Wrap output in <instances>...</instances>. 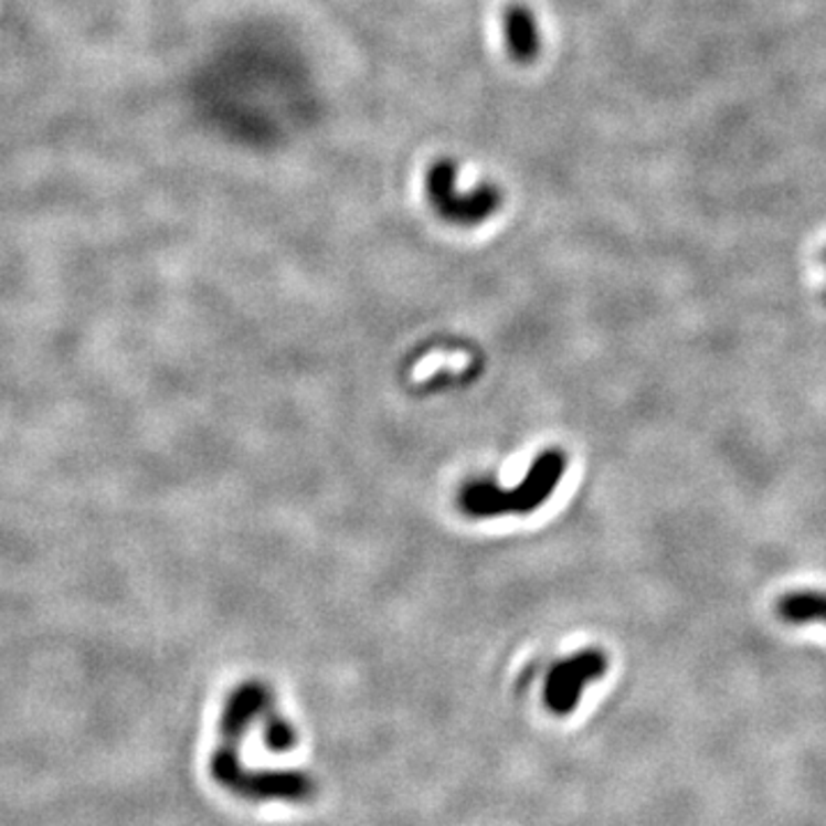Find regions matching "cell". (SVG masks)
Masks as SVG:
<instances>
[{
  "mask_svg": "<svg viewBox=\"0 0 826 826\" xmlns=\"http://www.w3.org/2000/svg\"><path fill=\"white\" fill-rule=\"evenodd\" d=\"M262 740L264 746L274 753H287L299 744V732L283 714L272 710L262 717Z\"/></svg>",
  "mask_w": 826,
  "mask_h": 826,
  "instance_id": "8",
  "label": "cell"
},
{
  "mask_svg": "<svg viewBox=\"0 0 826 826\" xmlns=\"http://www.w3.org/2000/svg\"><path fill=\"white\" fill-rule=\"evenodd\" d=\"M425 189L434 212L446 223L474 227L485 223L504 206V191L496 184H483L474 191L457 189V163L453 159H438L425 177Z\"/></svg>",
  "mask_w": 826,
  "mask_h": 826,
  "instance_id": "2",
  "label": "cell"
},
{
  "mask_svg": "<svg viewBox=\"0 0 826 826\" xmlns=\"http://www.w3.org/2000/svg\"><path fill=\"white\" fill-rule=\"evenodd\" d=\"M232 794L253 804H308L317 794V781L304 770H248Z\"/></svg>",
  "mask_w": 826,
  "mask_h": 826,
  "instance_id": "4",
  "label": "cell"
},
{
  "mask_svg": "<svg viewBox=\"0 0 826 826\" xmlns=\"http://www.w3.org/2000/svg\"><path fill=\"white\" fill-rule=\"evenodd\" d=\"M274 707L272 691L262 682H246L234 689L223 707L221 714V734L223 742L240 744L248 728L267 714Z\"/></svg>",
  "mask_w": 826,
  "mask_h": 826,
  "instance_id": "5",
  "label": "cell"
},
{
  "mask_svg": "<svg viewBox=\"0 0 826 826\" xmlns=\"http://www.w3.org/2000/svg\"><path fill=\"white\" fill-rule=\"evenodd\" d=\"M504 28L512 61L521 65L533 63L540 53V31L536 14L526 6H510L504 17Z\"/></svg>",
  "mask_w": 826,
  "mask_h": 826,
  "instance_id": "6",
  "label": "cell"
},
{
  "mask_svg": "<svg viewBox=\"0 0 826 826\" xmlns=\"http://www.w3.org/2000/svg\"><path fill=\"white\" fill-rule=\"evenodd\" d=\"M608 661L600 650H583L568 659H560L547 675L544 707L555 717L572 714L583 696V689L606 673Z\"/></svg>",
  "mask_w": 826,
  "mask_h": 826,
  "instance_id": "3",
  "label": "cell"
},
{
  "mask_svg": "<svg viewBox=\"0 0 826 826\" xmlns=\"http://www.w3.org/2000/svg\"><path fill=\"white\" fill-rule=\"evenodd\" d=\"M246 772V764L240 753V744L223 742L210 758V774L216 785L225 787L227 792H234L240 779Z\"/></svg>",
  "mask_w": 826,
  "mask_h": 826,
  "instance_id": "7",
  "label": "cell"
},
{
  "mask_svg": "<svg viewBox=\"0 0 826 826\" xmlns=\"http://www.w3.org/2000/svg\"><path fill=\"white\" fill-rule=\"evenodd\" d=\"M783 611H785V615L790 617V615H815V613H826V602L824 600H819V602H815L813 597H804L802 602H792V608L790 606H783Z\"/></svg>",
  "mask_w": 826,
  "mask_h": 826,
  "instance_id": "9",
  "label": "cell"
},
{
  "mask_svg": "<svg viewBox=\"0 0 826 826\" xmlns=\"http://www.w3.org/2000/svg\"><path fill=\"white\" fill-rule=\"evenodd\" d=\"M565 474V455L560 451H544L530 464L526 478L515 489L496 487L494 483L474 480L459 491L457 504L466 517L487 519L500 515H528L540 510Z\"/></svg>",
  "mask_w": 826,
  "mask_h": 826,
  "instance_id": "1",
  "label": "cell"
}]
</instances>
